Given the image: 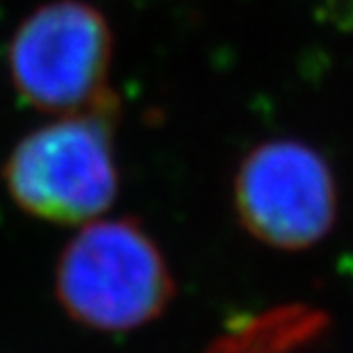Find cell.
<instances>
[{
  "instance_id": "obj_1",
  "label": "cell",
  "mask_w": 353,
  "mask_h": 353,
  "mask_svg": "<svg viewBox=\"0 0 353 353\" xmlns=\"http://www.w3.org/2000/svg\"><path fill=\"white\" fill-rule=\"evenodd\" d=\"M174 294L167 258L134 216L85 223L55 267L57 303L76 324L101 333H128L151 324Z\"/></svg>"
},
{
  "instance_id": "obj_2",
  "label": "cell",
  "mask_w": 353,
  "mask_h": 353,
  "mask_svg": "<svg viewBox=\"0 0 353 353\" xmlns=\"http://www.w3.org/2000/svg\"><path fill=\"white\" fill-rule=\"evenodd\" d=\"M117 121L119 110L66 114L21 137L3 164L14 205L59 226L101 219L119 196Z\"/></svg>"
},
{
  "instance_id": "obj_3",
  "label": "cell",
  "mask_w": 353,
  "mask_h": 353,
  "mask_svg": "<svg viewBox=\"0 0 353 353\" xmlns=\"http://www.w3.org/2000/svg\"><path fill=\"white\" fill-rule=\"evenodd\" d=\"M114 34L85 0H50L30 12L7 48L12 85L30 108L66 117L119 110L110 69Z\"/></svg>"
},
{
  "instance_id": "obj_4",
  "label": "cell",
  "mask_w": 353,
  "mask_h": 353,
  "mask_svg": "<svg viewBox=\"0 0 353 353\" xmlns=\"http://www.w3.org/2000/svg\"><path fill=\"white\" fill-rule=\"evenodd\" d=\"M232 203L242 228L258 242L278 251H303L333 230L335 176L310 144L269 139L239 162Z\"/></svg>"
}]
</instances>
